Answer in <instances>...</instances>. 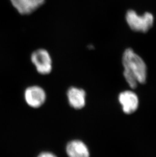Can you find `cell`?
Returning a JSON list of instances; mask_svg holds the SVG:
<instances>
[{
    "label": "cell",
    "instance_id": "1",
    "mask_svg": "<svg viewBox=\"0 0 156 157\" xmlns=\"http://www.w3.org/2000/svg\"><path fill=\"white\" fill-rule=\"evenodd\" d=\"M124 76L132 89H136L137 83L146 82L147 68L144 61L132 49L127 48L123 54Z\"/></svg>",
    "mask_w": 156,
    "mask_h": 157
},
{
    "label": "cell",
    "instance_id": "2",
    "mask_svg": "<svg viewBox=\"0 0 156 157\" xmlns=\"http://www.w3.org/2000/svg\"><path fill=\"white\" fill-rule=\"evenodd\" d=\"M126 21L130 28L134 32L147 33L154 24V18L150 12H146L143 15H138L133 10L127 11Z\"/></svg>",
    "mask_w": 156,
    "mask_h": 157
},
{
    "label": "cell",
    "instance_id": "3",
    "mask_svg": "<svg viewBox=\"0 0 156 157\" xmlns=\"http://www.w3.org/2000/svg\"><path fill=\"white\" fill-rule=\"evenodd\" d=\"M31 59L37 72L43 75L48 74L52 70V60L48 51L39 48L32 53Z\"/></svg>",
    "mask_w": 156,
    "mask_h": 157
},
{
    "label": "cell",
    "instance_id": "4",
    "mask_svg": "<svg viewBox=\"0 0 156 157\" xmlns=\"http://www.w3.org/2000/svg\"><path fill=\"white\" fill-rule=\"evenodd\" d=\"M24 98L27 104L30 106L32 108H39L46 101V93L40 86H30L25 90Z\"/></svg>",
    "mask_w": 156,
    "mask_h": 157
},
{
    "label": "cell",
    "instance_id": "5",
    "mask_svg": "<svg viewBox=\"0 0 156 157\" xmlns=\"http://www.w3.org/2000/svg\"><path fill=\"white\" fill-rule=\"evenodd\" d=\"M119 101L123 107V110L126 114H131L136 111L139 106L137 95L131 91H125L119 96Z\"/></svg>",
    "mask_w": 156,
    "mask_h": 157
},
{
    "label": "cell",
    "instance_id": "6",
    "mask_svg": "<svg viewBox=\"0 0 156 157\" xmlns=\"http://www.w3.org/2000/svg\"><path fill=\"white\" fill-rule=\"evenodd\" d=\"M86 96L85 91L77 87H71L67 92V97L69 105L76 109H80L85 106Z\"/></svg>",
    "mask_w": 156,
    "mask_h": 157
},
{
    "label": "cell",
    "instance_id": "7",
    "mask_svg": "<svg viewBox=\"0 0 156 157\" xmlns=\"http://www.w3.org/2000/svg\"><path fill=\"white\" fill-rule=\"evenodd\" d=\"M66 152L69 157H90L87 145L82 141L74 140L68 143Z\"/></svg>",
    "mask_w": 156,
    "mask_h": 157
},
{
    "label": "cell",
    "instance_id": "8",
    "mask_svg": "<svg viewBox=\"0 0 156 157\" xmlns=\"http://www.w3.org/2000/svg\"><path fill=\"white\" fill-rule=\"evenodd\" d=\"M11 3L21 15H29L36 10L32 0H10Z\"/></svg>",
    "mask_w": 156,
    "mask_h": 157
},
{
    "label": "cell",
    "instance_id": "9",
    "mask_svg": "<svg viewBox=\"0 0 156 157\" xmlns=\"http://www.w3.org/2000/svg\"><path fill=\"white\" fill-rule=\"evenodd\" d=\"M32 1L36 9L41 7L45 3V0H32Z\"/></svg>",
    "mask_w": 156,
    "mask_h": 157
},
{
    "label": "cell",
    "instance_id": "10",
    "mask_svg": "<svg viewBox=\"0 0 156 157\" xmlns=\"http://www.w3.org/2000/svg\"><path fill=\"white\" fill-rule=\"evenodd\" d=\"M37 157H58L54 154L50 152H43L41 153Z\"/></svg>",
    "mask_w": 156,
    "mask_h": 157
}]
</instances>
